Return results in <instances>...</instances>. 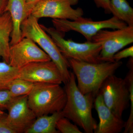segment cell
Returning a JSON list of instances; mask_svg holds the SVG:
<instances>
[{
	"label": "cell",
	"mask_w": 133,
	"mask_h": 133,
	"mask_svg": "<svg viewBox=\"0 0 133 133\" xmlns=\"http://www.w3.org/2000/svg\"><path fill=\"white\" fill-rule=\"evenodd\" d=\"M65 84L66 99L62 111L63 116L73 122L85 133H92L97 126L92 113L95 97L91 94H84L79 91L73 72H70L69 81Z\"/></svg>",
	"instance_id": "6da1fadb"
},
{
	"label": "cell",
	"mask_w": 133,
	"mask_h": 133,
	"mask_svg": "<svg viewBox=\"0 0 133 133\" xmlns=\"http://www.w3.org/2000/svg\"><path fill=\"white\" fill-rule=\"evenodd\" d=\"M77 80L78 88L83 94H91L95 97L105 80L114 74L121 66V61L88 63L67 59Z\"/></svg>",
	"instance_id": "7a4b0ae2"
},
{
	"label": "cell",
	"mask_w": 133,
	"mask_h": 133,
	"mask_svg": "<svg viewBox=\"0 0 133 133\" xmlns=\"http://www.w3.org/2000/svg\"><path fill=\"white\" fill-rule=\"evenodd\" d=\"M21 30L22 38H30L38 45L58 67L63 77V83L65 84L68 82L70 76L68 60L62 55L51 37L39 24L38 19L30 15L22 23Z\"/></svg>",
	"instance_id": "3957f363"
},
{
	"label": "cell",
	"mask_w": 133,
	"mask_h": 133,
	"mask_svg": "<svg viewBox=\"0 0 133 133\" xmlns=\"http://www.w3.org/2000/svg\"><path fill=\"white\" fill-rule=\"evenodd\" d=\"M66 99L65 89L53 83H35L28 96L29 107L37 117L61 111Z\"/></svg>",
	"instance_id": "277c9868"
},
{
	"label": "cell",
	"mask_w": 133,
	"mask_h": 133,
	"mask_svg": "<svg viewBox=\"0 0 133 133\" xmlns=\"http://www.w3.org/2000/svg\"><path fill=\"white\" fill-rule=\"evenodd\" d=\"M41 26L51 37L66 59L93 63L102 62L99 59L102 46L99 43L92 41L79 43L74 42L71 39L66 40L64 38L63 35L55 28H48L43 25Z\"/></svg>",
	"instance_id": "5b68a950"
},
{
	"label": "cell",
	"mask_w": 133,
	"mask_h": 133,
	"mask_svg": "<svg viewBox=\"0 0 133 133\" xmlns=\"http://www.w3.org/2000/svg\"><path fill=\"white\" fill-rule=\"evenodd\" d=\"M54 28L63 35L66 32L75 31L81 34L87 41H92L93 37L101 30H115L124 28L128 26L125 23L113 16L104 21H95L91 18L83 16L74 21L67 19H52Z\"/></svg>",
	"instance_id": "8992f818"
},
{
	"label": "cell",
	"mask_w": 133,
	"mask_h": 133,
	"mask_svg": "<svg viewBox=\"0 0 133 133\" xmlns=\"http://www.w3.org/2000/svg\"><path fill=\"white\" fill-rule=\"evenodd\" d=\"M105 104L117 117L122 118L124 111L130 102L128 85L125 78L114 74L109 76L103 83L99 92Z\"/></svg>",
	"instance_id": "52a82bcc"
},
{
	"label": "cell",
	"mask_w": 133,
	"mask_h": 133,
	"mask_svg": "<svg viewBox=\"0 0 133 133\" xmlns=\"http://www.w3.org/2000/svg\"><path fill=\"white\" fill-rule=\"evenodd\" d=\"M92 41L101 44V62H115L113 59L115 54L133 43V26H127L113 31L101 30L93 37Z\"/></svg>",
	"instance_id": "ba28073f"
},
{
	"label": "cell",
	"mask_w": 133,
	"mask_h": 133,
	"mask_svg": "<svg viewBox=\"0 0 133 133\" xmlns=\"http://www.w3.org/2000/svg\"><path fill=\"white\" fill-rule=\"evenodd\" d=\"M79 0H42L33 8L32 16L38 19L43 17L74 21L83 16L82 9H74L72 6L78 3Z\"/></svg>",
	"instance_id": "9c48e42d"
},
{
	"label": "cell",
	"mask_w": 133,
	"mask_h": 133,
	"mask_svg": "<svg viewBox=\"0 0 133 133\" xmlns=\"http://www.w3.org/2000/svg\"><path fill=\"white\" fill-rule=\"evenodd\" d=\"M50 60L49 56L30 38H22L10 45L9 64L17 69L31 63Z\"/></svg>",
	"instance_id": "30bf717a"
},
{
	"label": "cell",
	"mask_w": 133,
	"mask_h": 133,
	"mask_svg": "<svg viewBox=\"0 0 133 133\" xmlns=\"http://www.w3.org/2000/svg\"><path fill=\"white\" fill-rule=\"evenodd\" d=\"M28 96L14 98L6 108L8 113L4 119L16 133H24L37 118L29 107Z\"/></svg>",
	"instance_id": "8fae6325"
},
{
	"label": "cell",
	"mask_w": 133,
	"mask_h": 133,
	"mask_svg": "<svg viewBox=\"0 0 133 133\" xmlns=\"http://www.w3.org/2000/svg\"><path fill=\"white\" fill-rule=\"evenodd\" d=\"M18 78L34 83H48L61 84L63 77L51 60L35 62L19 69Z\"/></svg>",
	"instance_id": "7c38bea8"
},
{
	"label": "cell",
	"mask_w": 133,
	"mask_h": 133,
	"mask_svg": "<svg viewBox=\"0 0 133 133\" xmlns=\"http://www.w3.org/2000/svg\"><path fill=\"white\" fill-rule=\"evenodd\" d=\"M95 109L99 122L95 133H118L124 128L125 122L122 118L117 117L105 104L102 95L99 93L94 99Z\"/></svg>",
	"instance_id": "4fadbf2b"
},
{
	"label": "cell",
	"mask_w": 133,
	"mask_h": 133,
	"mask_svg": "<svg viewBox=\"0 0 133 133\" xmlns=\"http://www.w3.org/2000/svg\"><path fill=\"white\" fill-rule=\"evenodd\" d=\"M5 12H9L13 23L10 45L19 42L22 38L21 26L23 21L31 14L26 0H8Z\"/></svg>",
	"instance_id": "5bb4252c"
},
{
	"label": "cell",
	"mask_w": 133,
	"mask_h": 133,
	"mask_svg": "<svg viewBox=\"0 0 133 133\" xmlns=\"http://www.w3.org/2000/svg\"><path fill=\"white\" fill-rule=\"evenodd\" d=\"M13 23L9 12L0 16V58L9 63L10 37L13 30Z\"/></svg>",
	"instance_id": "9a60e30c"
},
{
	"label": "cell",
	"mask_w": 133,
	"mask_h": 133,
	"mask_svg": "<svg viewBox=\"0 0 133 133\" xmlns=\"http://www.w3.org/2000/svg\"><path fill=\"white\" fill-rule=\"evenodd\" d=\"M62 111L38 116L26 129L25 133H58L56 123L63 117Z\"/></svg>",
	"instance_id": "2e32d148"
},
{
	"label": "cell",
	"mask_w": 133,
	"mask_h": 133,
	"mask_svg": "<svg viewBox=\"0 0 133 133\" xmlns=\"http://www.w3.org/2000/svg\"><path fill=\"white\" fill-rule=\"evenodd\" d=\"M111 14L113 16L133 26V9L127 0H110Z\"/></svg>",
	"instance_id": "e0dca14e"
},
{
	"label": "cell",
	"mask_w": 133,
	"mask_h": 133,
	"mask_svg": "<svg viewBox=\"0 0 133 133\" xmlns=\"http://www.w3.org/2000/svg\"><path fill=\"white\" fill-rule=\"evenodd\" d=\"M19 71L6 62H0V90H8L11 82L18 78Z\"/></svg>",
	"instance_id": "ac0fdd59"
},
{
	"label": "cell",
	"mask_w": 133,
	"mask_h": 133,
	"mask_svg": "<svg viewBox=\"0 0 133 133\" xmlns=\"http://www.w3.org/2000/svg\"><path fill=\"white\" fill-rule=\"evenodd\" d=\"M129 70L126 76L125 79L129 92V98L131 103L130 115L127 121L125 122L124 133H133V60L129 59L128 63Z\"/></svg>",
	"instance_id": "d6986e66"
},
{
	"label": "cell",
	"mask_w": 133,
	"mask_h": 133,
	"mask_svg": "<svg viewBox=\"0 0 133 133\" xmlns=\"http://www.w3.org/2000/svg\"><path fill=\"white\" fill-rule=\"evenodd\" d=\"M35 83L17 78L11 82L8 90L13 97L24 95H28L35 85Z\"/></svg>",
	"instance_id": "ffe728a7"
},
{
	"label": "cell",
	"mask_w": 133,
	"mask_h": 133,
	"mask_svg": "<svg viewBox=\"0 0 133 133\" xmlns=\"http://www.w3.org/2000/svg\"><path fill=\"white\" fill-rule=\"evenodd\" d=\"M56 128L59 132L62 133H82L76 125L71 123L70 120L65 117H61L56 123Z\"/></svg>",
	"instance_id": "44dd1931"
},
{
	"label": "cell",
	"mask_w": 133,
	"mask_h": 133,
	"mask_svg": "<svg viewBox=\"0 0 133 133\" xmlns=\"http://www.w3.org/2000/svg\"><path fill=\"white\" fill-rule=\"evenodd\" d=\"M133 57V46L118 51L115 53L113 56L114 60L115 62L120 61L122 59L128 57Z\"/></svg>",
	"instance_id": "7402d4cb"
},
{
	"label": "cell",
	"mask_w": 133,
	"mask_h": 133,
	"mask_svg": "<svg viewBox=\"0 0 133 133\" xmlns=\"http://www.w3.org/2000/svg\"><path fill=\"white\" fill-rule=\"evenodd\" d=\"M14 98L8 90H0V108H6Z\"/></svg>",
	"instance_id": "603a6c76"
},
{
	"label": "cell",
	"mask_w": 133,
	"mask_h": 133,
	"mask_svg": "<svg viewBox=\"0 0 133 133\" xmlns=\"http://www.w3.org/2000/svg\"><path fill=\"white\" fill-rule=\"evenodd\" d=\"M96 6L101 8L104 10L105 14H111V8L110 0H93Z\"/></svg>",
	"instance_id": "cb8c5ba5"
},
{
	"label": "cell",
	"mask_w": 133,
	"mask_h": 133,
	"mask_svg": "<svg viewBox=\"0 0 133 133\" xmlns=\"http://www.w3.org/2000/svg\"><path fill=\"white\" fill-rule=\"evenodd\" d=\"M5 117L0 119V133H16L7 124Z\"/></svg>",
	"instance_id": "d4e9b609"
},
{
	"label": "cell",
	"mask_w": 133,
	"mask_h": 133,
	"mask_svg": "<svg viewBox=\"0 0 133 133\" xmlns=\"http://www.w3.org/2000/svg\"><path fill=\"white\" fill-rule=\"evenodd\" d=\"M42 0H26V3L28 6L31 12L33 8L36 6L38 2Z\"/></svg>",
	"instance_id": "484cf974"
},
{
	"label": "cell",
	"mask_w": 133,
	"mask_h": 133,
	"mask_svg": "<svg viewBox=\"0 0 133 133\" xmlns=\"http://www.w3.org/2000/svg\"><path fill=\"white\" fill-rule=\"evenodd\" d=\"M8 0H0V16L5 12Z\"/></svg>",
	"instance_id": "4316f807"
},
{
	"label": "cell",
	"mask_w": 133,
	"mask_h": 133,
	"mask_svg": "<svg viewBox=\"0 0 133 133\" xmlns=\"http://www.w3.org/2000/svg\"><path fill=\"white\" fill-rule=\"evenodd\" d=\"M6 115L5 114L4 112L2 111L1 109V108H0V119H2V118H4V117L6 116Z\"/></svg>",
	"instance_id": "83f0119b"
}]
</instances>
